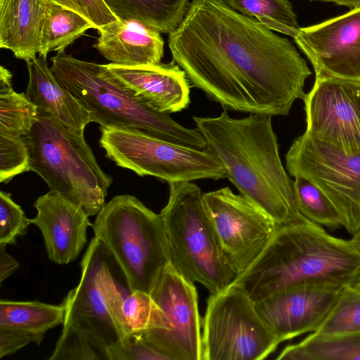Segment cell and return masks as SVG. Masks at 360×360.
Wrapping results in <instances>:
<instances>
[{"label":"cell","mask_w":360,"mask_h":360,"mask_svg":"<svg viewBox=\"0 0 360 360\" xmlns=\"http://www.w3.org/2000/svg\"><path fill=\"white\" fill-rule=\"evenodd\" d=\"M309 1H319L324 2H332L340 6H344L352 9L360 8V0H309Z\"/></svg>","instance_id":"cell-36"},{"label":"cell","mask_w":360,"mask_h":360,"mask_svg":"<svg viewBox=\"0 0 360 360\" xmlns=\"http://www.w3.org/2000/svg\"><path fill=\"white\" fill-rule=\"evenodd\" d=\"M39 113L37 107L24 93L12 86V73L0 67V134L25 137Z\"/></svg>","instance_id":"cell-25"},{"label":"cell","mask_w":360,"mask_h":360,"mask_svg":"<svg viewBox=\"0 0 360 360\" xmlns=\"http://www.w3.org/2000/svg\"><path fill=\"white\" fill-rule=\"evenodd\" d=\"M119 20H137L160 33L169 34L180 24L188 0H103Z\"/></svg>","instance_id":"cell-23"},{"label":"cell","mask_w":360,"mask_h":360,"mask_svg":"<svg viewBox=\"0 0 360 360\" xmlns=\"http://www.w3.org/2000/svg\"><path fill=\"white\" fill-rule=\"evenodd\" d=\"M360 332V292L345 287L331 311L314 333L338 335Z\"/></svg>","instance_id":"cell-30"},{"label":"cell","mask_w":360,"mask_h":360,"mask_svg":"<svg viewBox=\"0 0 360 360\" xmlns=\"http://www.w3.org/2000/svg\"><path fill=\"white\" fill-rule=\"evenodd\" d=\"M18 268V262L7 252L5 245H0V283L11 276Z\"/></svg>","instance_id":"cell-35"},{"label":"cell","mask_w":360,"mask_h":360,"mask_svg":"<svg viewBox=\"0 0 360 360\" xmlns=\"http://www.w3.org/2000/svg\"><path fill=\"white\" fill-rule=\"evenodd\" d=\"M279 344L240 285L210 295L202 320V360H262Z\"/></svg>","instance_id":"cell-10"},{"label":"cell","mask_w":360,"mask_h":360,"mask_svg":"<svg viewBox=\"0 0 360 360\" xmlns=\"http://www.w3.org/2000/svg\"><path fill=\"white\" fill-rule=\"evenodd\" d=\"M172 61L224 108L288 115L311 72L288 39L224 0H192L168 37Z\"/></svg>","instance_id":"cell-1"},{"label":"cell","mask_w":360,"mask_h":360,"mask_svg":"<svg viewBox=\"0 0 360 360\" xmlns=\"http://www.w3.org/2000/svg\"><path fill=\"white\" fill-rule=\"evenodd\" d=\"M51 70L102 127L139 131L177 144L204 150L197 129L186 128L158 112L117 84L105 65L77 59L65 51L51 58Z\"/></svg>","instance_id":"cell-5"},{"label":"cell","mask_w":360,"mask_h":360,"mask_svg":"<svg viewBox=\"0 0 360 360\" xmlns=\"http://www.w3.org/2000/svg\"><path fill=\"white\" fill-rule=\"evenodd\" d=\"M34 207L37 214L31 224L39 229L49 259L58 264L75 261L92 225L82 207L51 190L38 197Z\"/></svg>","instance_id":"cell-17"},{"label":"cell","mask_w":360,"mask_h":360,"mask_svg":"<svg viewBox=\"0 0 360 360\" xmlns=\"http://www.w3.org/2000/svg\"><path fill=\"white\" fill-rule=\"evenodd\" d=\"M239 13L254 18L271 30L295 37L300 27L288 0H224Z\"/></svg>","instance_id":"cell-27"},{"label":"cell","mask_w":360,"mask_h":360,"mask_svg":"<svg viewBox=\"0 0 360 360\" xmlns=\"http://www.w3.org/2000/svg\"><path fill=\"white\" fill-rule=\"evenodd\" d=\"M122 310L130 335L158 332L166 328L165 315L149 293L131 291L124 297Z\"/></svg>","instance_id":"cell-29"},{"label":"cell","mask_w":360,"mask_h":360,"mask_svg":"<svg viewBox=\"0 0 360 360\" xmlns=\"http://www.w3.org/2000/svg\"><path fill=\"white\" fill-rule=\"evenodd\" d=\"M29 82L25 94L38 110L70 131L84 139L90 112L60 82L49 68L46 58L35 57L26 62Z\"/></svg>","instance_id":"cell-20"},{"label":"cell","mask_w":360,"mask_h":360,"mask_svg":"<svg viewBox=\"0 0 360 360\" xmlns=\"http://www.w3.org/2000/svg\"><path fill=\"white\" fill-rule=\"evenodd\" d=\"M294 40L311 63L316 78L360 82V8L300 27Z\"/></svg>","instance_id":"cell-15"},{"label":"cell","mask_w":360,"mask_h":360,"mask_svg":"<svg viewBox=\"0 0 360 360\" xmlns=\"http://www.w3.org/2000/svg\"><path fill=\"white\" fill-rule=\"evenodd\" d=\"M31 171L30 156L25 137L0 134V182Z\"/></svg>","instance_id":"cell-31"},{"label":"cell","mask_w":360,"mask_h":360,"mask_svg":"<svg viewBox=\"0 0 360 360\" xmlns=\"http://www.w3.org/2000/svg\"><path fill=\"white\" fill-rule=\"evenodd\" d=\"M302 100L307 134L346 151L360 149V82L316 78Z\"/></svg>","instance_id":"cell-14"},{"label":"cell","mask_w":360,"mask_h":360,"mask_svg":"<svg viewBox=\"0 0 360 360\" xmlns=\"http://www.w3.org/2000/svg\"><path fill=\"white\" fill-rule=\"evenodd\" d=\"M169 195L160 215L170 264L184 278L199 283L211 294L229 287L237 274L226 259L203 202V193L191 181L169 184Z\"/></svg>","instance_id":"cell-6"},{"label":"cell","mask_w":360,"mask_h":360,"mask_svg":"<svg viewBox=\"0 0 360 360\" xmlns=\"http://www.w3.org/2000/svg\"><path fill=\"white\" fill-rule=\"evenodd\" d=\"M94 25L77 13L49 0L42 31L40 57L46 58L49 52L64 51Z\"/></svg>","instance_id":"cell-26"},{"label":"cell","mask_w":360,"mask_h":360,"mask_svg":"<svg viewBox=\"0 0 360 360\" xmlns=\"http://www.w3.org/2000/svg\"><path fill=\"white\" fill-rule=\"evenodd\" d=\"M345 288L329 285L293 286L255 301V307L281 343L315 332Z\"/></svg>","instance_id":"cell-16"},{"label":"cell","mask_w":360,"mask_h":360,"mask_svg":"<svg viewBox=\"0 0 360 360\" xmlns=\"http://www.w3.org/2000/svg\"><path fill=\"white\" fill-rule=\"evenodd\" d=\"M294 190L300 213L309 220L330 229L342 227L333 203L316 184L304 177H296Z\"/></svg>","instance_id":"cell-28"},{"label":"cell","mask_w":360,"mask_h":360,"mask_svg":"<svg viewBox=\"0 0 360 360\" xmlns=\"http://www.w3.org/2000/svg\"><path fill=\"white\" fill-rule=\"evenodd\" d=\"M271 117L250 113L236 119L224 108L217 117L193 120L226 178L281 226L306 217L298 208L294 181L282 164Z\"/></svg>","instance_id":"cell-2"},{"label":"cell","mask_w":360,"mask_h":360,"mask_svg":"<svg viewBox=\"0 0 360 360\" xmlns=\"http://www.w3.org/2000/svg\"><path fill=\"white\" fill-rule=\"evenodd\" d=\"M25 138L31 171L50 190L82 207L89 217L97 215L112 179L101 169L85 139L39 111Z\"/></svg>","instance_id":"cell-7"},{"label":"cell","mask_w":360,"mask_h":360,"mask_svg":"<svg viewBox=\"0 0 360 360\" xmlns=\"http://www.w3.org/2000/svg\"><path fill=\"white\" fill-rule=\"evenodd\" d=\"M105 65L117 84L158 112H180L191 103L189 80L173 61L146 65L112 63Z\"/></svg>","instance_id":"cell-18"},{"label":"cell","mask_w":360,"mask_h":360,"mask_svg":"<svg viewBox=\"0 0 360 360\" xmlns=\"http://www.w3.org/2000/svg\"><path fill=\"white\" fill-rule=\"evenodd\" d=\"M91 228L94 236L117 261L130 290L150 294L170 264L160 214L150 210L135 196L116 195L105 204Z\"/></svg>","instance_id":"cell-8"},{"label":"cell","mask_w":360,"mask_h":360,"mask_svg":"<svg viewBox=\"0 0 360 360\" xmlns=\"http://www.w3.org/2000/svg\"><path fill=\"white\" fill-rule=\"evenodd\" d=\"M288 174L316 184L337 209L342 227L352 235L360 226V149L346 151L305 132L285 155Z\"/></svg>","instance_id":"cell-11"},{"label":"cell","mask_w":360,"mask_h":360,"mask_svg":"<svg viewBox=\"0 0 360 360\" xmlns=\"http://www.w3.org/2000/svg\"><path fill=\"white\" fill-rule=\"evenodd\" d=\"M359 269L360 254L349 239L304 218L278 226L260 256L233 283L255 302L297 285L346 287Z\"/></svg>","instance_id":"cell-4"},{"label":"cell","mask_w":360,"mask_h":360,"mask_svg":"<svg viewBox=\"0 0 360 360\" xmlns=\"http://www.w3.org/2000/svg\"><path fill=\"white\" fill-rule=\"evenodd\" d=\"M277 360H360V332L338 335L311 333L286 346Z\"/></svg>","instance_id":"cell-24"},{"label":"cell","mask_w":360,"mask_h":360,"mask_svg":"<svg viewBox=\"0 0 360 360\" xmlns=\"http://www.w3.org/2000/svg\"><path fill=\"white\" fill-rule=\"evenodd\" d=\"M88 20L98 31L119 20L103 0H49Z\"/></svg>","instance_id":"cell-33"},{"label":"cell","mask_w":360,"mask_h":360,"mask_svg":"<svg viewBox=\"0 0 360 360\" xmlns=\"http://www.w3.org/2000/svg\"><path fill=\"white\" fill-rule=\"evenodd\" d=\"M150 294L165 315L166 328L141 334L142 338L168 360H202V321L194 283L169 264Z\"/></svg>","instance_id":"cell-13"},{"label":"cell","mask_w":360,"mask_h":360,"mask_svg":"<svg viewBox=\"0 0 360 360\" xmlns=\"http://www.w3.org/2000/svg\"><path fill=\"white\" fill-rule=\"evenodd\" d=\"M65 306L39 301L0 300V358L30 343L39 346L46 333L63 324Z\"/></svg>","instance_id":"cell-19"},{"label":"cell","mask_w":360,"mask_h":360,"mask_svg":"<svg viewBox=\"0 0 360 360\" xmlns=\"http://www.w3.org/2000/svg\"><path fill=\"white\" fill-rule=\"evenodd\" d=\"M31 224L21 207L15 203L8 193L0 192V245L14 244L24 236Z\"/></svg>","instance_id":"cell-32"},{"label":"cell","mask_w":360,"mask_h":360,"mask_svg":"<svg viewBox=\"0 0 360 360\" xmlns=\"http://www.w3.org/2000/svg\"><path fill=\"white\" fill-rule=\"evenodd\" d=\"M356 250L360 254V226L349 239Z\"/></svg>","instance_id":"cell-37"},{"label":"cell","mask_w":360,"mask_h":360,"mask_svg":"<svg viewBox=\"0 0 360 360\" xmlns=\"http://www.w3.org/2000/svg\"><path fill=\"white\" fill-rule=\"evenodd\" d=\"M99 142L108 159L141 176H153L168 184L226 178L224 167L207 148L200 150L139 131L105 127Z\"/></svg>","instance_id":"cell-9"},{"label":"cell","mask_w":360,"mask_h":360,"mask_svg":"<svg viewBox=\"0 0 360 360\" xmlns=\"http://www.w3.org/2000/svg\"><path fill=\"white\" fill-rule=\"evenodd\" d=\"M80 267L79 283L62 302L63 328L49 360H109V350L130 335L122 307L131 290L117 261L96 237Z\"/></svg>","instance_id":"cell-3"},{"label":"cell","mask_w":360,"mask_h":360,"mask_svg":"<svg viewBox=\"0 0 360 360\" xmlns=\"http://www.w3.org/2000/svg\"><path fill=\"white\" fill-rule=\"evenodd\" d=\"M49 0H0V47L25 62L39 53Z\"/></svg>","instance_id":"cell-22"},{"label":"cell","mask_w":360,"mask_h":360,"mask_svg":"<svg viewBox=\"0 0 360 360\" xmlns=\"http://www.w3.org/2000/svg\"><path fill=\"white\" fill-rule=\"evenodd\" d=\"M203 202L222 252L238 276L263 252L278 226L256 204L229 187L203 193Z\"/></svg>","instance_id":"cell-12"},{"label":"cell","mask_w":360,"mask_h":360,"mask_svg":"<svg viewBox=\"0 0 360 360\" xmlns=\"http://www.w3.org/2000/svg\"><path fill=\"white\" fill-rule=\"evenodd\" d=\"M94 45L111 63L146 65L161 63L164 41L157 30L134 20H119L98 31Z\"/></svg>","instance_id":"cell-21"},{"label":"cell","mask_w":360,"mask_h":360,"mask_svg":"<svg viewBox=\"0 0 360 360\" xmlns=\"http://www.w3.org/2000/svg\"><path fill=\"white\" fill-rule=\"evenodd\" d=\"M346 287L360 292V269Z\"/></svg>","instance_id":"cell-38"},{"label":"cell","mask_w":360,"mask_h":360,"mask_svg":"<svg viewBox=\"0 0 360 360\" xmlns=\"http://www.w3.org/2000/svg\"><path fill=\"white\" fill-rule=\"evenodd\" d=\"M108 358L109 360H168L137 334L127 336L112 347L109 350Z\"/></svg>","instance_id":"cell-34"}]
</instances>
